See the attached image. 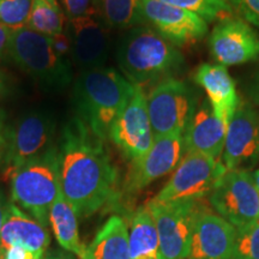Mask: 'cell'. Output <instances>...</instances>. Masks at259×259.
<instances>
[{
    "mask_svg": "<svg viewBox=\"0 0 259 259\" xmlns=\"http://www.w3.org/2000/svg\"><path fill=\"white\" fill-rule=\"evenodd\" d=\"M60 187L78 218L99 211L115 192V166L103 141L74 116L61 132Z\"/></svg>",
    "mask_w": 259,
    "mask_h": 259,
    "instance_id": "1",
    "label": "cell"
},
{
    "mask_svg": "<svg viewBox=\"0 0 259 259\" xmlns=\"http://www.w3.org/2000/svg\"><path fill=\"white\" fill-rule=\"evenodd\" d=\"M136 85L113 67L83 71L76 80L73 102L78 118L102 141L134 96Z\"/></svg>",
    "mask_w": 259,
    "mask_h": 259,
    "instance_id": "2",
    "label": "cell"
},
{
    "mask_svg": "<svg viewBox=\"0 0 259 259\" xmlns=\"http://www.w3.org/2000/svg\"><path fill=\"white\" fill-rule=\"evenodd\" d=\"M119 69L134 85L173 77L184 66L180 51L150 27L130 29L116 52Z\"/></svg>",
    "mask_w": 259,
    "mask_h": 259,
    "instance_id": "3",
    "label": "cell"
},
{
    "mask_svg": "<svg viewBox=\"0 0 259 259\" xmlns=\"http://www.w3.org/2000/svg\"><path fill=\"white\" fill-rule=\"evenodd\" d=\"M60 191L59 148L56 145L11 176L14 203L46 228L50 226L51 208Z\"/></svg>",
    "mask_w": 259,
    "mask_h": 259,
    "instance_id": "4",
    "label": "cell"
},
{
    "mask_svg": "<svg viewBox=\"0 0 259 259\" xmlns=\"http://www.w3.org/2000/svg\"><path fill=\"white\" fill-rule=\"evenodd\" d=\"M9 57L45 89H64L72 80L70 60L58 56L51 37L29 28L12 31Z\"/></svg>",
    "mask_w": 259,
    "mask_h": 259,
    "instance_id": "5",
    "label": "cell"
},
{
    "mask_svg": "<svg viewBox=\"0 0 259 259\" xmlns=\"http://www.w3.org/2000/svg\"><path fill=\"white\" fill-rule=\"evenodd\" d=\"M154 138L183 134L192 118L198 97L185 80L174 77L161 80L147 96Z\"/></svg>",
    "mask_w": 259,
    "mask_h": 259,
    "instance_id": "6",
    "label": "cell"
},
{
    "mask_svg": "<svg viewBox=\"0 0 259 259\" xmlns=\"http://www.w3.org/2000/svg\"><path fill=\"white\" fill-rule=\"evenodd\" d=\"M147 208L153 216L162 259H186L199 200L155 202L149 200Z\"/></svg>",
    "mask_w": 259,
    "mask_h": 259,
    "instance_id": "7",
    "label": "cell"
},
{
    "mask_svg": "<svg viewBox=\"0 0 259 259\" xmlns=\"http://www.w3.org/2000/svg\"><path fill=\"white\" fill-rule=\"evenodd\" d=\"M226 171L221 160L199 153H185L173 176L153 199L160 203L200 200L211 193Z\"/></svg>",
    "mask_w": 259,
    "mask_h": 259,
    "instance_id": "8",
    "label": "cell"
},
{
    "mask_svg": "<svg viewBox=\"0 0 259 259\" xmlns=\"http://www.w3.org/2000/svg\"><path fill=\"white\" fill-rule=\"evenodd\" d=\"M211 206L235 228L259 221V191L247 170H227L211 193Z\"/></svg>",
    "mask_w": 259,
    "mask_h": 259,
    "instance_id": "9",
    "label": "cell"
},
{
    "mask_svg": "<svg viewBox=\"0 0 259 259\" xmlns=\"http://www.w3.org/2000/svg\"><path fill=\"white\" fill-rule=\"evenodd\" d=\"M56 135V121L48 113L28 112L18 119L11 131L6 154V173L24 166L51 149Z\"/></svg>",
    "mask_w": 259,
    "mask_h": 259,
    "instance_id": "10",
    "label": "cell"
},
{
    "mask_svg": "<svg viewBox=\"0 0 259 259\" xmlns=\"http://www.w3.org/2000/svg\"><path fill=\"white\" fill-rule=\"evenodd\" d=\"M108 138L131 162L143 157L151 148L154 134L142 87L136 85L134 96L116 118Z\"/></svg>",
    "mask_w": 259,
    "mask_h": 259,
    "instance_id": "11",
    "label": "cell"
},
{
    "mask_svg": "<svg viewBox=\"0 0 259 259\" xmlns=\"http://www.w3.org/2000/svg\"><path fill=\"white\" fill-rule=\"evenodd\" d=\"M139 10L142 21L174 46L194 44L208 32V23L198 15L158 0H139Z\"/></svg>",
    "mask_w": 259,
    "mask_h": 259,
    "instance_id": "12",
    "label": "cell"
},
{
    "mask_svg": "<svg viewBox=\"0 0 259 259\" xmlns=\"http://www.w3.org/2000/svg\"><path fill=\"white\" fill-rule=\"evenodd\" d=\"M258 161L259 112L240 103L227 127L221 162L227 170H246Z\"/></svg>",
    "mask_w": 259,
    "mask_h": 259,
    "instance_id": "13",
    "label": "cell"
},
{
    "mask_svg": "<svg viewBox=\"0 0 259 259\" xmlns=\"http://www.w3.org/2000/svg\"><path fill=\"white\" fill-rule=\"evenodd\" d=\"M183 134H171L154 138L149 151L139 160L132 161L125 181V190L130 193L145 189L155 180L176 169L183 158Z\"/></svg>",
    "mask_w": 259,
    "mask_h": 259,
    "instance_id": "14",
    "label": "cell"
},
{
    "mask_svg": "<svg viewBox=\"0 0 259 259\" xmlns=\"http://www.w3.org/2000/svg\"><path fill=\"white\" fill-rule=\"evenodd\" d=\"M209 48L220 65H241L259 58V34L242 19L227 17L212 29Z\"/></svg>",
    "mask_w": 259,
    "mask_h": 259,
    "instance_id": "15",
    "label": "cell"
},
{
    "mask_svg": "<svg viewBox=\"0 0 259 259\" xmlns=\"http://www.w3.org/2000/svg\"><path fill=\"white\" fill-rule=\"evenodd\" d=\"M71 57L83 71L105 66L111 50L108 28L96 12L71 19Z\"/></svg>",
    "mask_w": 259,
    "mask_h": 259,
    "instance_id": "16",
    "label": "cell"
},
{
    "mask_svg": "<svg viewBox=\"0 0 259 259\" xmlns=\"http://www.w3.org/2000/svg\"><path fill=\"white\" fill-rule=\"evenodd\" d=\"M236 228L208 210H200L194 222L186 259H233Z\"/></svg>",
    "mask_w": 259,
    "mask_h": 259,
    "instance_id": "17",
    "label": "cell"
},
{
    "mask_svg": "<svg viewBox=\"0 0 259 259\" xmlns=\"http://www.w3.org/2000/svg\"><path fill=\"white\" fill-rule=\"evenodd\" d=\"M51 239L46 227L38 223L15 203L6 204L4 223L0 234V254L11 246H19L34 259H46Z\"/></svg>",
    "mask_w": 259,
    "mask_h": 259,
    "instance_id": "18",
    "label": "cell"
},
{
    "mask_svg": "<svg viewBox=\"0 0 259 259\" xmlns=\"http://www.w3.org/2000/svg\"><path fill=\"white\" fill-rule=\"evenodd\" d=\"M227 127L228 126L213 114L208 100H203L183 132L184 150L185 153H199L221 160Z\"/></svg>",
    "mask_w": 259,
    "mask_h": 259,
    "instance_id": "19",
    "label": "cell"
},
{
    "mask_svg": "<svg viewBox=\"0 0 259 259\" xmlns=\"http://www.w3.org/2000/svg\"><path fill=\"white\" fill-rule=\"evenodd\" d=\"M194 80L205 90L216 118L228 126L240 106V99L226 66L220 64L200 65L194 74Z\"/></svg>",
    "mask_w": 259,
    "mask_h": 259,
    "instance_id": "20",
    "label": "cell"
},
{
    "mask_svg": "<svg viewBox=\"0 0 259 259\" xmlns=\"http://www.w3.org/2000/svg\"><path fill=\"white\" fill-rule=\"evenodd\" d=\"M50 225L57 241L64 250L79 259H89L88 246L83 244L79 236L78 216L61 191L51 208Z\"/></svg>",
    "mask_w": 259,
    "mask_h": 259,
    "instance_id": "21",
    "label": "cell"
},
{
    "mask_svg": "<svg viewBox=\"0 0 259 259\" xmlns=\"http://www.w3.org/2000/svg\"><path fill=\"white\" fill-rule=\"evenodd\" d=\"M89 259L130 258L128 226L120 216H111L88 246Z\"/></svg>",
    "mask_w": 259,
    "mask_h": 259,
    "instance_id": "22",
    "label": "cell"
},
{
    "mask_svg": "<svg viewBox=\"0 0 259 259\" xmlns=\"http://www.w3.org/2000/svg\"><path fill=\"white\" fill-rule=\"evenodd\" d=\"M130 258L162 259L155 223L147 205L139 208L128 226Z\"/></svg>",
    "mask_w": 259,
    "mask_h": 259,
    "instance_id": "23",
    "label": "cell"
},
{
    "mask_svg": "<svg viewBox=\"0 0 259 259\" xmlns=\"http://www.w3.org/2000/svg\"><path fill=\"white\" fill-rule=\"evenodd\" d=\"M95 8L107 28L131 29L143 22L139 0H95Z\"/></svg>",
    "mask_w": 259,
    "mask_h": 259,
    "instance_id": "24",
    "label": "cell"
},
{
    "mask_svg": "<svg viewBox=\"0 0 259 259\" xmlns=\"http://www.w3.org/2000/svg\"><path fill=\"white\" fill-rule=\"evenodd\" d=\"M64 25L65 15L57 0H31L27 28L52 37L64 32Z\"/></svg>",
    "mask_w": 259,
    "mask_h": 259,
    "instance_id": "25",
    "label": "cell"
},
{
    "mask_svg": "<svg viewBox=\"0 0 259 259\" xmlns=\"http://www.w3.org/2000/svg\"><path fill=\"white\" fill-rule=\"evenodd\" d=\"M158 2L193 12L206 22L231 17L233 14L232 6L227 0H158Z\"/></svg>",
    "mask_w": 259,
    "mask_h": 259,
    "instance_id": "26",
    "label": "cell"
},
{
    "mask_svg": "<svg viewBox=\"0 0 259 259\" xmlns=\"http://www.w3.org/2000/svg\"><path fill=\"white\" fill-rule=\"evenodd\" d=\"M31 0H0V24L11 31L28 27Z\"/></svg>",
    "mask_w": 259,
    "mask_h": 259,
    "instance_id": "27",
    "label": "cell"
},
{
    "mask_svg": "<svg viewBox=\"0 0 259 259\" xmlns=\"http://www.w3.org/2000/svg\"><path fill=\"white\" fill-rule=\"evenodd\" d=\"M233 259H259V222L236 228Z\"/></svg>",
    "mask_w": 259,
    "mask_h": 259,
    "instance_id": "28",
    "label": "cell"
},
{
    "mask_svg": "<svg viewBox=\"0 0 259 259\" xmlns=\"http://www.w3.org/2000/svg\"><path fill=\"white\" fill-rule=\"evenodd\" d=\"M236 11L248 23L259 28V0H227Z\"/></svg>",
    "mask_w": 259,
    "mask_h": 259,
    "instance_id": "29",
    "label": "cell"
},
{
    "mask_svg": "<svg viewBox=\"0 0 259 259\" xmlns=\"http://www.w3.org/2000/svg\"><path fill=\"white\" fill-rule=\"evenodd\" d=\"M70 19L77 18L79 16L96 12L95 0H61Z\"/></svg>",
    "mask_w": 259,
    "mask_h": 259,
    "instance_id": "30",
    "label": "cell"
},
{
    "mask_svg": "<svg viewBox=\"0 0 259 259\" xmlns=\"http://www.w3.org/2000/svg\"><path fill=\"white\" fill-rule=\"evenodd\" d=\"M51 42L52 47H53V50L57 52L58 56L67 59V57L71 54V50H72V42H71L70 35L60 32V34L52 36Z\"/></svg>",
    "mask_w": 259,
    "mask_h": 259,
    "instance_id": "31",
    "label": "cell"
},
{
    "mask_svg": "<svg viewBox=\"0 0 259 259\" xmlns=\"http://www.w3.org/2000/svg\"><path fill=\"white\" fill-rule=\"evenodd\" d=\"M12 31L5 25L0 24V60L9 57L10 45H11Z\"/></svg>",
    "mask_w": 259,
    "mask_h": 259,
    "instance_id": "32",
    "label": "cell"
},
{
    "mask_svg": "<svg viewBox=\"0 0 259 259\" xmlns=\"http://www.w3.org/2000/svg\"><path fill=\"white\" fill-rule=\"evenodd\" d=\"M247 95L254 105L259 106V65L247 83Z\"/></svg>",
    "mask_w": 259,
    "mask_h": 259,
    "instance_id": "33",
    "label": "cell"
},
{
    "mask_svg": "<svg viewBox=\"0 0 259 259\" xmlns=\"http://www.w3.org/2000/svg\"><path fill=\"white\" fill-rule=\"evenodd\" d=\"M5 210H6V205L3 202L2 194H0V234H2V228H3V223H4V218H5Z\"/></svg>",
    "mask_w": 259,
    "mask_h": 259,
    "instance_id": "34",
    "label": "cell"
},
{
    "mask_svg": "<svg viewBox=\"0 0 259 259\" xmlns=\"http://www.w3.org/2000/svg\"><path fill=\"white\" fill-rule=\"evenodd\" d=\"M6 77L4 72L0 70V95H3L6 92Z\"/></svg>",
    "mask_w": 259,
    "mask_h": 259,
    "instance_id": "35",
    "label": "cell"
},
{
    "mask_svg": "<svg viewBox=\"0 0 259 259\" xmlns=\"http://www.w3.org/2000/svg\"><path fill=\"white\" fill-rule=\"evenodd\" d=\"M46 259H72L70 257V255H66L64 253H52V254H48Z\"/></svg>",
    "mask_w": 259,
    "mask_h": 259,
    "instance_id": "36",
    "label": "cell"
},
{
    "mask_svg": "<svg viewBox=\"0 0 259 259\" xmlns=\"http://www.w3.org/2000/svg\"><path fill=\"white\" fill-rule=\"evenodd\" d=\"M252 179H253L254 185H255V187H257V190L259 191V167L253 171V173H252Z\"/></svg>",
    "mask_w": 259,
    "mask_h": 259,
    "instance_id": "37",
    "label": "cell"
},
{
    "mask_svg": "<svg viewBox=\"0 0 259 259\" xmlns=\"http://www.w3.org/2000/svg\"><path fill=\"white\" fill-rule=\"evenodd\" d=\"M3 143V132H2V126H0V145Z\"/></svg>",
    "mask_w": 259,
    "mask_h": 259,
    "instance_id": "38",
    "label": "cell"
},
{
    "mask_svg": "<svg viewBox=\"0 0 259 259\" xmlns=\"http://www.w3.org/2000/svg\"><path fill=\"white\" fill-rule=\"evenodd\" d=\"M258 222H259V221H258Z\"/></svg>",
    "mask_w": 259,
    "mask_h": 259,
    "instance_id": "39",
    "label": "cell"
}]
</instances>
